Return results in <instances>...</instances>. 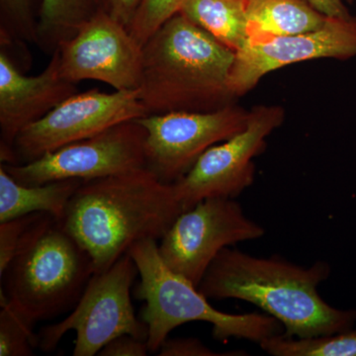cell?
Segmentation results:
<instances>
[{
    "instance_id": "3957f363",
    "label": "cell",
    "mask_w": 356,
    "mask_h": 356,
    "mask_svg": "<svg viewBox=\"0 0 356 356\" xmlns=\"http://www.w3.org/2000/svg\"><path fill=\"white\" fill-rule=\"evenodd\" d=\"M236 51L177 13L143 46L138 93L147 116L216 111L235 104L229 76Z\"/></svg>"
},
{
    "instance_id": "603a6c76",
    "label": "cell",
    "mask_w": 356,
    "mask_h": 356,
    "mask_svg": "<svg viewBox=\"0 0 356 356\" xmlns=\"http://www.w3.org/2000/svg\"><path fill=\"white\" fill-rule=\"evenodd\" d=\"M44 213H34L0 222V276L3 275L26 232Z\"/></svg>"
},
{
    "instance_id": "7c38bea8",
    "label": "cell",
    "mask_w": 356,
    "mask_h": 356,
    "mask_svg": "<svg viewBox=\"0 0 356 356\" xmlns=\"http://www.w3.org/2000/svg\"><path fill=\"white\" fill-rule=\"evenodd\" d=\"M56 51L60 72L72 83L91 79L116 91L139 88L143 46L106 11L89 20Z\"/></svg>"
},
{
    "instance_id": "5bb4252c",
    "label": "cell",
    "mask_w": 356,
    "mask_h": 356,
    "mask_svg": "<svg viewBox=\"0 0 356 356\" xmlns=\"http://www.w3.org/2000/svg\"><path fill=\"white\" fill-rule=\"evenodd\" d=\"M77 92L76 83L60 72L57 51L51 54L50 63L39 76H26L1 49L0 147L14 149L16 138L26 127Z\"/></svg>"
},
{
    "instance_id": "8fae6325",
    "label": "cell",
    "mask_w": 356,
    "mask_h": 356,
    "mask_svg": "<svg viewBox=\"0 0 356 356\" xmlns=\"http://www.w3.org/2000/svg\"><path fill=\"white\" fill-rule=\"evenodd\" d=\"M146 116L138 90L104 93L95 88L77 92L17 136L14 149L18 165Z\"/></svg>"
},
{
    "instance_id": "52a82bcc",
    "label": "cell",
    "mask_w": 356,
    "mask_h": 356,
    "mask_svg": "<svg viewBox=\"0 0 356 356\" xmlns=\"http://www.w3.org/2000/svg\"><path fill=\"white\" fill-rule=\"evenodd\" d=\"M264 234L235 199L208 198L180 213L161 238L159 254L173 273L198 287L225 248L257 240Z\"/></svg>"
},
{
    "instance_id": "4fadbf2b",
    "label": "cell",
    "mask_w": 356,
    "mask_h": 356,
    "mask_svg": "<svg viewBox=\"0 0 356 356\" xmlns=\"http://www.w3.org/2000/svg\"><path fill=\"white\" fill-rule=\"evenodd\" d=\"M356 57V18H327L321 29L303 34L250 40L236 51L229 86L236 98L252 90L266 74L317 58Z\"/></svg>"
},
{
    "instance_id": "2e32d148",
    "label": "cell",
    "mask_w": 356,
    "mask_h": 356,
    "mask_svg": "<svg viewBox=\"0 0 356 356\" xmlns=\"http://www.w3.org/2000/svg\"><path fill=\"white\" fill-rule=\"evenodd\" d=\"M248 41L321 29L327 16L308 0H247Z\"/></svg>"
},
{
    "instance_id": "30bf717a",
    "label": "cell",
    "mask_w": 356,
    "mask_h": 356,
    "mask_svg": "<svg viewBox=\"0 0 356 356\" xmlns=\"http://www.w3.org/2000/svg\"><path fill=\"white\" fill-rule=\"evenodd\" d=\"M250 111L236 104L205 113L172 112L140 118L146 128V168L163 184L181 179L208 149L247 126Z\"/></svg>"
},
{
    "instance_id": "9a60e30c",
    "label": "cell",
    "mask_w": 356,
    "mask_h": 356,
    "mask_svg": "<svg viewBox=\"0 0 356 356\" xmlns=\"http://www.w3.org/2000/svg\"><path fill=\"white\" fill-rule=\"evenodd\" d=\"M83 182L81 179H64L44 184H22L0 165V222L34 213H44L60 222L70 199Z\"/></svg>"
},
{
    "instance_id": "d4e9b609",
    "label": "cell",
    "mask_w": 356,
    "mask_h": 356,
    "mask_svg": "<svg viewBox=\"0 0 356 356\" xmlns=\"http://www.w3.org/2000/svg\"><path fill=\"white\" fill-rule=\"evenodd\" d=\"M149 350L147 341L131 334H122L109 341L98 355L102 356H146Z\"/></svg>"
},
{
    "instance_id": "7a4b0ae2",
    "label": "cell",
    "mask_w": 356,
    "mask_h": 356,
    "mask_svg": "<svg viewBox=\"0 0 356 356\" xmlns=\"http://www.w3.org/2000/svg\"><path fill=\"white\" fill-rule=\"evenodd\" d=\"M181 212L173 184L144 168L86 180L60 222L88 252L97 273L135 243L161 240Z\"/></svg>"
},
{
    "instance_id": "ba28073f",
    "label": "cell",
    "mask_w": 356,
    "mask_h": 356,
    "mask_svg": "<svg viewBox=\"0 0 356 356\" xmlns=\"http://www.w3.org/2000/svg\"><path fill=\"white\" fill-rule=\"evenodd\" d=\"M284 119V109L278 105L250 110L243 131L208 149L188 173L172 184L182 210L208 198L235 199L252 186L254 159L266 149L267 138Z\"/></svg>"
},
{
    "instance_id": "e0dca14e",
    "label": "cell",
    "mask_w": 356,
    "mask_h": 356,
    "mask_svg": "<svg viewBox=\"0 0 356 356\" xmlns=\"http://www.w3.org/2000/svg\"><path fill=\"white\" fill-rule=\"evenodd\" d=\"M179 13L233 51L248 42L247 0H185Z\"/></svg>"
},
{
    "instance_id": "d6986e66",
    "label": "cell",
    "mask_w": 356,
    "mask_h": 356,
    "mask_svg": "<svg viewBox=\"0 0 356 356\" xmlns=\"http://www.w3.org/2000/svg\"><path fill=\"white\" fill-rule=\"evenodd\" d=\"M259 346L273 356H356V330L305 339L286 337L282 332Z\"/></svg>"
},
{
    "instance_id": "6da1fadb",
    "label": "cell",
    "mask_w": 356,
    "mask_h": 356,
    "mask_svg": "<svg viewBox=\"0 0 356 356\" xmlns=\"http://www.w3.org/2000/svg\"><path fill=\"white\" fill-rule=\"evenodd\" d=\"M331 266H297L281 257H259L225 248L199 284L207 299H238L261 308L283 325L286 337L305 339L353 329L355 310L334 308L318 294Z\"/></svg>"
},
{
    "instance_id": "484cf974",
    "label": "cell",
    "mask_w": 356,
    "mask_h": 356,
    "mask_svg": "<svg viewBox=\"0 0 356 356\" xmlns=\"http://www.w3.org/2000/svg\"><path fill=\"white\" fill-rule=\"evenodd\" d=\"M142 0H106L105 11L129 28Z\"/></svg>"
},
{
    "instance_id": "4316f807",
    "label": "cell",
    "mask_w": 356,
    "mask_h": 356,
    "mask_svg": "<svg viewBox=\"0 0 356 356\" xmlns=\"http://www.w3.org/2000/svg\"><path fill=\"white\" fill-rule=\"evenodd\" d=\"M308 1L327 17L343 18V19H350L353 17L344 2L353 3L355 0H308Z\"/></svg>"
},
{
    "instance_id": "44dd1931",
    "label": "cell",
    "mask_w": 356,
    "mask_h": 356,
    "mask_svg": "<svg viewBox=\"0 0 356 356\" xmlns=\"http://www.w3.org/2000/svg\"><path fill=\"white\" fill-rule=\"evenodd\" d=\"M0 41L1 46L13 42L38 44L31 0H0Z\"/></svg>"
},
{
    "instance_id": "7402d4cb",
    "label": "cell",
    "mask_w": 356,
    "mask_h": 356,
    "mask_svg": "<svg viewBox=\"0 0 356 356\" xmlns=\"http://www.w3.org/2000/svg\"><path fill=\"white\" fill-rule=\"evenodd\" d=\"M185 0H142L129 31L140 46L166 21L181 10Z\"/></svg>"
},
{
    "instance_id": "9c48e42d",
    "label": "cell",
    "mask_w": 356,
    "mask_h": 356,
    "mask_svg": "<svg viewBox=\"0 0 356 356\" xmlns=\"http://www.w3.org/2000/svg\"><path fill=\"white\" fill-rule=\"evenodd\" d=\"M147 130L139 119L72 143L21 165H2L19 184L96 179L146 168Z\"/></svg>"
},
{
    "instance_id": "ac0fdd59",
    "label": "cell",
    "mask_w": 356,
    "mask_h": 356,
    "mask_svg": "<svg viewBox=\"0 0 356 356\" xmlns=\"http://www.w3.org/2000/svg\"><path fill=\"white\" fill-rule=\"evenodd\" d=\"M105 4L106 0H41L38 46L51 55L86 23L105 11Z\"/></svg>"
},
{
    "instance_id": "8992f818",
    "label": "cell",
    "mask_w": 356,
    "mask_h": 356,
    "mask_svg": "<svg viewBox=\"0 0 356 356\" xmlns=\"http://www.w3.org/2000/svg\"><path fill=\"white\" fill-rule=\"evenodd\" d=\"M138 274L137 264L128 252L106 270L93 274L72 314L41 330L39 348L46 353L55 350L70 331L76 334L74 356L98 355L122 334L147 341V325L136 317L131 301V287Z\"/></svg>"
},
{
    "instance_id": "5b68a950",
    "label": "cell",
    "mask_w": 356,
    "mask_h": 356,
    "mask_svg": "<svg viewBox=\"0 0 356 356\" xmlns=\"http://www.w3.org/2000/svg\"><path fill=\"white\" fill-rule=\"evenodd\" d=\"M128 254L139 271L136 297L146 302L142 317L149 353H158L173 330L191 322L209 323L219 341L236 337L261 344L284 332L283 325L266 313L234 315L213 308L198 287L165 266L156 240L135 243Z\"/></svg>"
},
{
    "instance_id": "ffe728a7",
    "label": "cell",
    "mask_w": 356,
    "mask_h": 356,
    "mask_svg": "<svg viewBox=\"0 0 356 356\" xmlns=\"http://www.w3.org/2000/svg\"><path fill=\"white\" fill-rule=\"evenodd\" d=\"M31 322L1 293L0 312V356H30L39 346L38 336L33 332Z\"/></svg>"
},
{
    "instance_id": "cb8c5ba5",
    "label": "cell",
    "mask_w": 356,
    "mask_h": 356,
    "mask_svg": "<svg viewBox=\"0 0 356 356\" xmlns=\"http://www.w3.org/2000/svg\"><path fill=\"white\" fill-rule=\"evenodd\" d=\"M161 356H218L229 355L211 350L203 343L194 337L186 339H166L159 350Z\"/></svg>"
},
{
    "instance_id": "277c9868",
    "label": "cell",
    "mask_w": 356,
    "mask_h": 356,
    "mask_svg": "<svg viewBox=\"0 0 356 356\" xmlns=\"http://www.w3.org/2000/svg\"><path fill=\"white\" fill-rule=\"evenodd\" d=\"M95 273L90 257L62 222L43 214L1 276V293L35 324L74 309Z\"/></svg>"
}]
</instances>
